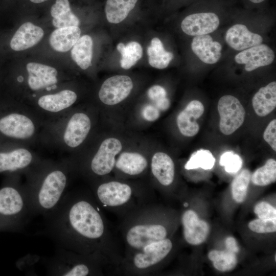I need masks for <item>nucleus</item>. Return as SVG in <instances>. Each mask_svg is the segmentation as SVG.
<instances>
[{
    "label": "nucleus",
    "instance_id": "obj_1",
    "mask_svg": "<svg viewBox=\"0 0 276 276\" xmlns=\"http://www.w3.org/2000/svg\"><path fill=\"white\" fill-rule=\"evenodd\" d=\"M45 218L48 232L59 247L103 257L116 271L122 256L93 195L66 193L57 208Z\"/></svg>",
    "mask_w": 276,
    "mask_h": 276
},
{
    "label": "nucleus",
    "instance_id": "obj_2",
    "mask_svg": "<svg viewBox=\"0 0 276 276\" xmlns=\"http://www.w3.org/2000/svg\"><path fill=\"white\" fill-rule=\"evenodd\" d=\"M74 172L69 158H45L25 176L24 186L33 216L42 215L45 217L57 208L66 194Z\"/></svg>",
    "mask_w": 276,
    "mask_h": 276
},
{
    "label": "nucleus",
    "instance_id": "obj_3",
    "mask_svg": "<svg viewBox=\"0 0 276 276\" xmlns=\"http://www.w3.org/2000/svg\"><path fill=\"white\" fill-rule=\"evenodd\" d=\"M119 228L126 247L125 253L139 250L149 244L168 238L169 235L164 212L150 203L124 216Z\"/></svg>",
    "mask_w": 276,
    "mask_h": 276
},
{
    "label": "nucleus",
    "instance_id": "obj_4",
    "mask_svg": "<svg viewBox=\"0 0 276 276\" xmlns=\"http://www.w3.org/2000/svg\"><path fill=\"white\" fill-rule=\"evenodd\" d=\"M91 128V119L87 113L71 109L44 122L39 144L63 153L73 151L85 142Z\"/></svg>",
    "mask_w": 276,
    "mask_h": 276
},
{
    "label": "nucleus",
    "instance_id": "obj_5",
    "mask_svg": "<svg viewBox=\"0 0 276 276\" xmlns=\"http://www.w3.org/2000/svg\"><path fill=\"white\" fill-rule=\"evenodd\" d=\"M20 176L9 174L0 188V232H19L33 216Z\"/></svg>",
    "mask_w": 276,
    "mask_h": 276
},
{
    "label": "nucleus",
    "instance_id": "obj_6",
    "mask_svg": "<svg viewBox=\"0 0 276 276\" xmlns=\"http://www.w3.org/2000/svg\"><path fill=\"white\" fill-rule=\"evenodd\" d=\"M44 264L48 275L52 276L103 275L108 268L114 270L103 257L83 255L61 247L45 259Z\"/></svg>",
    "mask_w": 276,
    "mask_h": 276
},
{
    "label": "nucleus",
    "instance_id": "obj_7",
    "mask_svg": "<svg viewBox=\"0 0 276 276\" xmlns=\"http://www.w3.org/2000/svg\"><path fill=\"white\" fill-rule=\"evenodd\" d=\"M92 190L98 204L123 218L135 209L150 203L151 199L150 194L118 180L97 182L92 187Z\"/></svg>",
    "mask_w": 276,
    "mask_h": 276
},
{
    "label": "nucleus",
    "instance_id": "obj_8",
    "mask_svg": "<svg viewBox=\"0 0 276 276\" xmlns=\"http://www.w3.org/2000/svg\"><path fill=\"white\" fill-rule=\"evenodd\" d=\"M173 248L168 238L149 244L139 250L125 253L116 272L126 275H151L168 257Z\"/></svg>",
    "mask_w": 276,
    "mask_h": 276
},
{
    "label": "nucleus",
    "instance_id": "obj_9",
    "mask_svg": "<svg viewBox=\"0 0 276 276\" xmlns=\"http://www.w3.org/2000/svg\"><path fill=\"white\" fill-rule=\"evenodd\" d=\"M122 149V143L118 139L107 138L102 142L97 151L87 161L76 165L72 164L75 171H79L84 175L92 177L106 176L114 169L116 156Z\"/></svg>",
    "mask_w": 276,
    "mask_h": 276
},
{
    "label": "nucleus",
    "instance_id": "obj_10",
    "mask_svg": "<svg viewBox=\"0 0 276 276\" xmlns=\"http://www.w3.org/2000/svg\"><path fill=\"white\" fill-rule=\"evenodd\" d=\"M78 99L75 91L63 89L38 96L25 103L43 121L51 120L71 110Z\"/></svg>",
    "mask_w": 276,
    "mask_h": 276
},
{
    "label": "nucleus",
    "instance_id": "obj_11",
    "mask_svg": "<svg viewBox=\"0 0 276 276\" xmlns=\"http://www.w3.org/2000/svg\"><path fill=\"white\" fill-rule=\"evenodd\" d=\"M45 159L32 150V147L12 145L8 149L0 150V173L26 176Z\"/></svg>",
    "mask_w": 276,
    "mask_h": 276
},
{
    "label": "nucleus",
    "instance_id": "obj_12",
    "mask_svg": "<svg viewBox=\"0 0 276 276\" xmlns=\"http://www.w3.org/2000/svg\"><path fill=\"white\" fill-rule=\"evenodd\" d=\"M26 69L28 73L26 84L29 90L33 91L30 100L36 97V92L41 90L52 92L58 87V73L54 67L39 63L29 62L26 65Z\"/></svg>",
    "mask_w": 276,
    "mask_h": 276
},
{
    "label": "nucleus",
    "instance_id": "obj_13",
    "mask_svg": "<svg viewBox=\"0 0 276 276\" xmlns=\"http://www.w3.org/2000/svg\"><path fill=\"white\" fill-rule=\"evenodd\" d=\"M220 116L219 128L222 133L230 135L243 123L245 111L235 97L225 95L220 98L218 103Z\"/></svg>",
    "mask_w": 276,
    "mask_h": 276
},
{
    "label": "nucleus",
    "instance_id": "obj_14",
    "mask_svg": "<svg viewBox=\"0 0 276 276\" xmlns=\"http://www.w3.org/2000/svg\"><path fill=\"white\" fill-rule=\"evenodd\" d=\"M131 79L126 75H115L107 79L101 85L98 97L108 105L117 104L125 99L133 88Z\"/></svg>",
    "mask_w": 276,
    "mask_h": 276
},
{
    "label": "nucleus",
    "instance_id": "obj_15",
    "mask_svg": "<svg viewBox=\"0 0 276 276\" xmlns=\"http://www.w3.org/2000/svg\"><path fill=\"white\" fill-rule=\"evenodd\" d=\"M274 59L273 51L269 47L262 43L244 50L235 57L236 63L244 64L245 70L247 72L268 65Z\"/></svg>",
    "mask_w": 276,
    "mask_h": 276
},
{
    "label": "nucleus",
    "instance_id": "obj_16",
    "mask_svg": "<svg viewBox=\"0 0 276 276\" xmlns=\"http://www.w3.org/2000/svg\"><path fill=\"white\" fill-rule=\"evenodd\" d=\"M219 24V18L215 13H199L186 17L181 22V28L186 34L195 36L214 32Z\"/></svg>",
    "mask_w": 276,
    "mask_h": 276
},
{
    "label": "nucleus",
    "instance_id": "obj_17",
    "mask_svg": "<svg viewBox=\"0 0 276 276\" xmlns=\"http://www.w3.org/2000/svg\"><path fill=\"white\" fill-rule=\"evenodd\" d=\"M183 235L185 241L189 244L199 245L208 237L210 228L208 223L201 220L193 210L185 211L181 216Z\"/></svg>",
    "mask_w": 276,
    "mask_h": 276
},
{
    "label": "nucleus",
    "instance_id": "obj_18",
    "mask_svg": "<svg viewBox=\"0 0 276 276\" xmlns=\"http://www.w3.org/2000/svg\"><path fill=\"white\" fill-rule=\"evenodd\" d=\"M203 104L198 100L191 101L178 115L177 124L181 133L191 137L196 135L199 130L196 120L204 112Z\"/></svg>",
    "mask_w": 276,
    "mask_h": 276
},
{
    "label": "nucleus",
    "instance_id": "obj_19",
    "mask_svg": "<svg viewBox=\"0 0 276 276\" xmlns=\"http://www.w3.org/2000/svg\"><path fill=\"white\" fill-rule=\"evenodd\" d=\"M225 39L230 47L237 51H243L263 42L261 36L250 32L242 24H236L229 28Z\"/></svg>",
    "mask_w": 276,
    "mask_h": 276
},
{
    "label": "nucleus",
    "instance_id": "obj_20",
    "mask_svg": "<svg viewBox=\"0 0 276 276\" xmlns=\"http://www.w3.org/2000/svg\"><path fill=\"white\" fill-rule=\"evenodd\" d=\"M193 53L203 62L214 64L221 56L222 45L208 34L195 36L191 43Z\"/></svg>",
    "mask_w": 276,
    "mask_h": 276
},
{
    "label": "nucleus",
    "instance_id": "obj_21",
    "mask_svg": "<svg viewBox=\"0 0 276 276\" xmlns=\"http://www.w3.org/2000/svg\"><path fill=\"white\" fill-rule=\"evenodd\" d=\"M151 172L157 181L163 187L172 184L175 178V165L167 154L158 152L153 154L150 164Z\"/></svg>",
    "mask_w": 276,
    "mask_h": 276
},
{
    "label": "nucleus",
    "instance_id": "obj_22",
    "mask_svg": "<svg viewBox=\"0 0 276 276\" xmlns=\"http://www.w3.org/2000/svg\"><path fill=\"white\" fill-rule=\"evenodd\" d=\"M43 30L30 22L23 24L16 31L10 41L11 48L20 51L30 48L42 39Z\"/></svg>",
    "mask_w": 276,
    "mask_h": 276
},
{
    "label": "nucleus",
    "instance_id": "obj_23",
    "mask_svg": "<svg viewBox=\"0 0 276 276\" xmlns=\"http://www.w3.org/2000/svg\"><path fill=\"white\" fill-rule=\"evenodd\" d=\"M148 165V160L142 154L135 152H124L116 159L114 169L125 175L133 176L142 174Z\"/></svg>",
    "mask_w": 276,
    "mask_h": 276
},
{
    "label": "nucleus",
    "instance_id": "obj_24",
    "mask_svg": "<svg viewBox=\"0 0 276 276\" xmlns=\"http://www.w3.org/2000/svg\"><path fill=\"white\" fill-rule=\"evenodd\" d=\"M252 104L255 112L260 117L271 113L276 106V82L260 88L253 97Z\"/></svg>",
    "mask_w": 276,
    "mask_h": 276
},
{
    "label": "nucleus",
    "instance_id": "obj_25",
    "mask_svg": "<svg viewBox=\"0 0 276 276\" xmlns=\"http://www.w3.org/2000/svg\"><path fill=\"white\" fill-rule=\"evenodd\" d=\"M80 35L81 30L78 27L57 28L50 35V44L54 50L66 52L74 46Z\"/></svg>",
    "mask_w": 276,
    "mask_h": 276
},
{
    "label": "nucleus",
    "instance_id": "obj_26",
    "mask_svg": "<svg viewBox=\"0 0 276 276\" xmlns=\"http://www.w3.org/2000/svg\"><path fill=\"white\" fill-rule=\"evenodd\" d=\"M51 14L52 24L57 28L78 27L80 20L72 12L68 0H56L52 6Z\"/></svg>",
    "mask_w": 276,
    "mask_h": 276
},
{
    "label": "nucleus",
    "instance_id": "obj_27",
    "mask_svg": "<svg viewBox=\"0 0 276 276\" xmlns=\"http://www.w3.org/2000/svg\"><path fill=\"white\" fill-rule=\"evenodd\" d=\"M93 41L91 37L85 35L78 40L71 51L72 59L82 70L91 65Z\"/></svg>",
    "mask_w": 276,
    "mask_h": 276
},
{
    "label": "nucleus",
    "instance_id": "obj_28",
    "mask_svg": "<svg viewBox=\"0 0 276 276\" xmlns=\"http://www.w3.org/2000/svg\"><path fill=\"white\" fill-rule=\"evenodd\" d=\"M137 0H107L105 12L108 22L119 24L123 21L134 8Z\"/></svg>",
    "mask_w": 276,
    "mask_h": 276
},
{
    "label": "nucleus",
    "instance_id": "obj_29",
    "mask_svg": "<svg viewBox=\"0 0 276 276\" xmlns=\"http://www.w3.org/2000/svg\"><path fill=\"white\" fill-rule=\"evenodd\" d=\"M149 64L157 69L166 68L173 58V54L166 51L160 40L153 38L147 48Z\"/></svg>",
    "mask_w": 276,
    "mask_h": 276
},
{
    "label": "nucleus",
    "instance_id": "obj_30",
    "mask_svg": "<svg viewBox=\"0 0 276 276\" xmlns=\"http://www.w3.org/2000/svg\"><path fill=\"white\" fill-rule=\"evenodd\" d=\"M117 49L121 55V66L125 70L131 68L143 56V48L136 41H131L126 45L120 42L117 45Z\"/></svg>",
    "mask_w": 276,
    "mask_h": 276
},
{
    "label": "nucleus",
    "instance_id": "obj_31",
    "mask_svg": "<svg viewBox=\"0 0 276 276\" xmlns=\"http://www.w3.org/2000/svg\"><path fill=\"white\" fill-rule=\"evenodd\" d=\"M208 258L214 267L222 272L233 269L237 264L236 254L227 250H212L208 254Z\"/></svg>",
    "mask_w": 276,
    "mask_h": 276
},
{
    "label": "nucleus",
    "instance_id": "obj_32",
    "mask_svg": "<svg viewBox=\"0 0 276 276\" xmlns=\"http://www.w3.org/2000/svg\"><path fill=\"white\" fill-rule=\"evenodd\" d=\"M250 179L254 185L258 186H266L274 182L276 180L275 160L268 159L263 166L254 172Z\"/></svg>",
    "mask_w": 276,
    "mask_h": 276
},
{
    "label": "nucleus",
    "instance_id": "obj_33",
    "mask_svg": "<svg viewBox=\"0 0 276 276\" xmlns=\"http://www.w3.org/2000/svg\"><path fill=\"white\" fill-rule=\"evenodd\" d=\"M215 159L209 150L201 149L194 152L185 165L187 170L201 168L204 170L211 169L214 166Z\"/></svg>",
    "mask_w": 276,
    "mask_h": 276
},
{
    "label": "nucleus",
    "instance_id": "obj_34",
    "mask_svg": "<svg viewBox=\"0 0 276 276\" xmlns=\"http://www.w3.org/2000/svg\"><path fill=\"white\" fill-rule=\"evenodd\" d=\"M251 174L247 169L243 170L233 180L232 194L233 199L241 203L245 199Z\"/></svg>",
    "mask_w": 276,
    "mask_h": 276
},
{
    "label": "nucleus",
    "instance_id": "obj_35",
    "mask_svg": "<svg viewBox=\"0 0 276 276\" xmlns=\"http://www.w3.org/2000/svg\"><path fill=\"white\" fill-rule=\"evenodd\" d=\"M147 95L154 105L160 111L167 110L170 106V101L167 98V91L162 86L155 85L148 90Z\"/></svg>",
    "mask_w": 276,
    "mask_h": 276
},
{
    "label": "nucleus",
    "instance_id": "obj_36",
    "mask_svg": "<svg viewBox=\"0 0 276 276\" xmlns=\"http://www.w3.org/2000/svg\"><path fill=\"white\" fill-rule=\"evenodd\" d=\"M219 164L224 167L226 172L235 173L241 169L242 160L239 155L232 151H227L221 156Z\"/></svg>",
    "mask_w": 276,
    "mask_h": 276
},
{
    "label": "nucleus",
    "instance_id": "obj_37",
    "mask_svg": "<svg viewBox=\"0 0 276 276\" xmlns=\"http://www.w3.org/2000/svg\"><path fill=\"white\" fill-rule=\"evenodd\" d=\"M249 228L257 233H268L275 232L276 231V219L262 220L257 219L248 223Z\"/></svg>",
    "mask_w": 276,
    "mask_h": 276
},
{
    "label": "nucleus",
    "instance_id": "obj_38",
    "mask_svg": "<svg viewBox=\"0 0 276 276\" xmlns=\"http://www.w3.org/2000/svg\"><path fill=\"white\" fill-rule=\"evenodd\" d=\"M254 212L259 219L262 220L276 219L275 208L265 201L257 203L255 206Z\"/></svg>",
    "mask_w": 276,
    "mask_h": 276
},
{
    "label": "nucleus",
    "instance_id": "obj_39",
    "mask_svg": "<svg viewBox=\"0 0 276 276\" xmlns=\"http://www.w3.org/2000/svg\"><path fill=\"white\" fill-rule=\"evenodd\" d=\"M263 138L264 140L269 144L271 148L276 151V120H272L263 133Z\"/></svg>",
    "mask_w": 276,
    "mask_h": 276
},
{
    "label": "nucleus",
    "instance_id": "obj_40",
    "mask_svg": "<svg viewBox=\"0 0 276 276\" xmlns=\"http://www.w3.org/2000/svg\"><path fill=\"white\" fill-rule=\"evenodd\" d=\"M142 114L146 120L153 122L159 118L160 111L154 105L146 104L143 107Z\"/></svg>",
    "mask_w": 276,
    "mask_h": 276
},
{
    "label": "nucleus",
    "instance_id": "obj_41",
    "mask_svg": "<svg viewBox=\"0 0 276 276\" xmlns=\"http://www.w3.org/2000/svg\"><path fill=\"white\" fill-rule=\"evenodd\" d=\"M226 248L227 250L234 253H237L239 251V247L236 239L232 237H228L225 241Z\"/></svg>",
    "mask_w": 276,
    "mask_h": 276
},
{
    "label": "nucleus",
    "instance_id": "obj_42",
    "mask_svg": "<svg viewBox=\"0 0 276 276\" xmlns=\"http://www.w3.org/2000/svg\"><path fill=\"white\" fill-rule=\"evenodd\" d=\"M30 1L34 3L37 4V3H41L44 2L48 0H30Z\"/></svg>",
    "mask_w": 276,
    "mask_h": 276
},
{
    "label": "nucleus",
    "instance_id": "obj_43",
    "mask_svg": "<svg viewBox=\"0 0 276 276\" xmlns=\"http://www.w3.org/2000/svg\"><path fill=\"white\" fill-rule=\"evenodd\" d=\"M249 1L254 3H260L263 2L264 0H249Z\"/></svg>",
    "mask_w": 276,
    "mask_h": 276
}]
</instances>
